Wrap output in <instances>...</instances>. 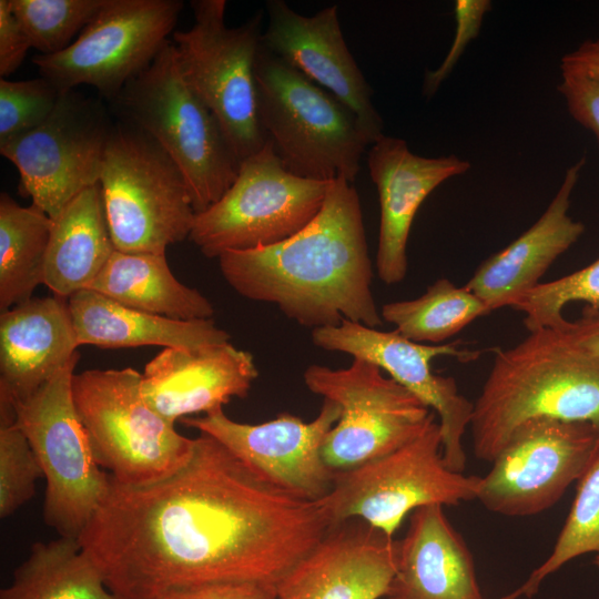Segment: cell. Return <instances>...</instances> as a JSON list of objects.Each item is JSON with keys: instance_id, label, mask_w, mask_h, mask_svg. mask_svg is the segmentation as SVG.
<instances>
[{"instance_id": "6da1fadb", "label": "cell", "mask_w": 599, "mask_h": 599, "mask_svg": "<svg viewBox=\"0 0 599 599\" xmlns=\"http://www.w3.org/2000/svg\"><path fill=\"white\" fill-rule=\"evenodd\" d=\"M316 501L260 478L200 433L186 463L158 481L110 488L79 542L120 599L187 586H276L325 536Z\"/></svg>"}, {"instance_id": "7a4b0ae2", "label": "cell", "mask_w": 599, "mask_h": 599, "mask_svg": "<svg viewBox=\"0 0 599 599\" xmlns=\"http://www.w3.org/2000/svg\"><path fill=\"white\" fill-rule=\"evenodd\" d=\"M219 266L240 295L274 304L312 331L343 319L383 324L359 196L344 179L331 183L319 213L302 231L273 246L224 253Z\"/></svg>"}, {"instance_id": "3957f363", "label": "cell", "mask_w": 599, "mask_h": 599, "mask_svg": "<svg viewBox=\"0 0 599 599\" xmlns=\"http://www.w3.org/2000/svg\"><path fill=\"white\" fill-rule=\"evenodd\" d=\"M539 418L599 426V356L561 328L529 332L496 351L469 424L475 456L491 463L519 426Z\"/></svg>"}, {"instance_id": "277c9868", "label": "cell", "mask_w": 599, "mask_h": 599, "mask_svg": "<svg viewBox=\"0 0 599 599\" xmlns=\"http://www.w3.org/2000/svg\"><path fill=\"white\" fill-rule=\"evenodd\" d=\"M254 73L260 123L283 165L301 177L353 183L373 144L357 116L263 43Z\"/></svg>"}, {"instance_id": "5b68a950", "label": "cell", "mask_w": 599, "mask_h": 599, "mask_svg": "<svg viewBox=\"0 0 599 599\" xmlns=\"http://www.w3.org/2000/svg\"><path fill=\"white\" fill-rule=\"evenodd\" d=\"M112 102L122 120L149 134L177 165L195 213L235 181L240 163L215 115L183 77L173 42Z\"/></svg>"}, {"instance_id": "8992f818", "label": "cell", "mask_w": 599, "mask_h": 599, "mask_svg": "<svg viewBox=\"0 0 599 599\" xmlns=\"http://www.w3.org/2000/svg\"><path fill=\"white\" fill-rule=\"evenodd\" d=\"M99 183L116 251L165 254L190 236L195 211L182 172L128 121L113 125Z\"/></svg>"}, {"instance_id": "52a82bcc", "label": "cell", "mask_w": 599, "mask_h": 599, "mask_svg": "<svg viewBox=\"0 0 599 599\" xmlns=\"http://www.w3.org/2000/svg\"><path fill=\"white\" fill-rule=\"evenodd\" d=\"M132 367L88 369L72 377V398L99 466L115 483L141 486L176 471L194 438L179 434L141 392Z\"/></svg>"}, {"instance_id": "ba28073f", "label": "cell", "mask_w": 599, "mask_h": 599, "mask_svg": "<svg viewBox=\"0 0 599 599\" xmlns=\"http://www.w3.org/2000/svg\"><path fill=\"white\" fill-rule=\"evenodd\" d=\"M480 477L447 467L437 416L413 440L354 468L335 471L332 490L316 502L331 526L361 519L389 537L407 515L428 506L476 499Z\"/></svg>"}, {"instance_id": "9c48e42d", "label": "cell", "mask_w": 599, "mask_h": 599, "mask_svg": "<svg viewBox=\"0 0 599 599\" xmlns=\"http://www.w3.org/2000/svg\"><path fill=\"white\" fill-rule=\"evenodd\" d=\"M191 7L194 24L173 33L179 67L215 115L241 165L267 141L260 123L254 73L263 34L261 14L230 28L226 1L194 0Z\"/></svg>"}, {"instance_id": "30bf717a", "label": "cell", "mask_w": 599, "mask_h": 599, "mask_svg": "<svg viewBox=\"0 0 599 599\" xmlns=\"http://www.w3.org/2000/svg\"><path fill=\"white\" fill-rule=\"evenodd\" d=\"M80 355L29 398L12 404L45 479L44 522L60 537L78 539L110 488V475L95 460L72 398Z\"/></svg>"}, {"instance_id": "8fae6325", "label": "cell", "mask_w": 599, "mask_h": 599, "mask_svg": "<svg viewBox=\"0 0 599 599\" xmlns=\"http://www.w3.org/2000/svg\"><path fill=\"white\" fill-rule=\"evenodd\" d=\"M332 182L291 173L267 140L241 163L221 199L195 213L189 238L206 257L217 258L276 245L314 220Z\"/></svg>"}, {"instance_id": "7c38bea8", "label": "cell", "mask_w": 599, "mask_h": 599, "mask_svg": "<svg viewBox=\"0 0 599 599\" xmlns=\"http://www.w3.org/2000/svg\"><path fill=\"white\" fill-rule=\"evenodd\" d=\"M303 379L312 393L341 408L322 451L334 471L354 468L402 447L436 416L379 367L361 358H353L346 368L311 365Z\"/></svg>"}, {"instance_id": "4fadbf2b", "label": "cell", "mask_w": 599, "mask_h": 599, "mask_svg": "<svg viewBox=\"0 0 599 599\" xmlns=\"http://www.w3.org/2000/svg\"><path fill=\"white\" fill-rule=\"evenodd\" d=\"M183 6L180 0H106L67 49L37 54L32 62L61 92L84 84L113 101L167 44Z\"/></svg>"}, {"instance_id": "5bb4252c", "label": "cell", "mask_w": 599, "mask_h": 599, "mask_svg": "<svg viewBox=\"0 0 599 599\" xmlns=\"http://www.w3.org/2000/svg\"><path fill=\"white\" fill-rule=\"evenodd\" d=\"M113 125L99 101L72 90L62 93L43 123L0 152L18 169L21 191L53 220L100 182Z\"/></svg>"}, {"instance_id": "9a60e30c", "label": "cell", "mask_w": 599, "mask_h": 599, "mask_svg": "<svg viewBox=\"0 0 599 599\" xmlns=\"http://www.w3.org/2000/svg\"><path fill=\"white\" fill-rule=\"evenodd\" d=\"M599 447V426L551 418L519 426L480 477L483 506L508 517H525L552 507L578 481Z\"/></svg>"}, {"instance_id": "2e32d148", "label": "cell", "mask_w": 599, "mask_h": 599, "mask_svg": "<svg viewBox=\"0 0 599 599\" xmlns=\"http://www.w3.org/2000/svg\"><path fill=\"white\" fill-rule=\"evenodd\" d=\"M312 342L324 351L345 353L376 365L414 394L438 417L445 464L451 470L464 471L463 439L470 424L474 403L459 393L453 377L435 374L432 362L441 356L471 362L479 356L477 351L461 347L460 341L420 344L395 329L383 332L347 319L336 326L313 329Z\"/></svg>"}, {"instance_id": "e0dca14e", "label": "cell", "mask_w": 599, "mask_h": 599, "mask_svg": "<svg viewBox=\"0 0 599 599\" xmlns=\"http://www.w3.org/2000/svg\"><path fill=\"white\" fill-rule=\"evenodd\" d=\"M339 416V406L323 399L317 417L311 422L283 413L268 422L245 424L227 417L223 408L181 422L215 438L268 484L317 501L334 485L335 471L327 466L322 451Z\"/></svg>"}, {"instance_id": "ac0fdd59", "label": "cell", "mask_w": 599, "mask_h": 599, "mask_svg": "<svg viewBox=\"0 0 599 599\" xmlns=\"http://www.w3.org/2000/svg\"><path fill=\"white\" fill-rule=\"evenodd\" d=\"M266 11L263 45L347 106L373 143L384 135L373 91L345 42L338 7L303 16L283 0H270Z\"/></svg>"}, {"instance_id": "d6986e66", "label": "cell", "mask_w": 599, "mask_h": 599, "mask_svg": "<svg viewBox=\"0 0 599 599\" xmlns=\"http://www.w3.org/2000/svg\"><path fill=\"white\" fill-rule=\"evenodd\" d=\"M397 541L361 519L332 525L275 586L276 599H380L396 572Z\"/></svg>"}, {"instance_id": "ffe728a7", "label": "cell", "mask_w": 599, "mask_h": 599, "mask_svg": "<svg viewBox=\"0 0 599 599\" xmlns=\"http://www.w3.org/2000/svg\"><path fill=\"white\" fill-rule=\"evenodd\" d=\"M367 166L380 207L377 274L385 284H397L407 274V243L420 205L445 181L465 174L470 163L455 154L420 156L405 140L382 135L369 148Z\"/></svg>"}, {"instance_id": "44dd1931", "label": "cell", "mask_w": 599, "mask_h": 599, "mask_svg": "<svg viewBox=\"0 0 599 599\" xmlns=\"http://www.w3.org/2000/svg\"><path fill=\"white\" fill-rule=\"evenodd\" d=\"M258 372L247 351L230 342L194 349L164 348L142 373L141 392L153 410L174 425L192 414L245 398Z\"/></svg>"}, {"instance_id": "7402d4cb", "label": "cell", "mask_w": 599, "mask_h": 599, "mask_svg": "<svg viewBox=\"0 0 599 599\" xmlns=\"http://www.w3.org/2000/svg\"><path fill=\"white\" fill-rule=\"evenodd\" d=\"M586 156L570 165L541 216L501 251L486 258L465 286L490 312L512 307L524 294L541 283L554 262L583 234L585 225L569 214L571 195Z\"/></svg>"}, {"instance_id": "603a6c76", "label": "cell", "mask_w": 599, "mask_h": 599, "mask_svg": "<svg viewBox=\"0 0 599 599\" xmlns=\"http://www.w3.org/2000/svg\"><path fill=\"white\" fill-rule=\"evenodd\" d=\"M78 339L68 298H30L0 315V399L32 396L75 356Z\"/></svg>"}, {"instance_id": "cb8c5ba5", "label": "cell", "mask_w": 599, "mask_h": 599, "mask_svg": "<svg viewBox=\"0 0 599 599\" xmlns=\"http://www.w3.org/2000/svg\"><path fill=\"white\" fill-rule=\"evenodd\" d=\"M387 598L484 599L471 552L444 506H423L410 514L407 532L397 541Z\"/></svg>"}, {"instance_id": "d4e9b609", "label": "cell", "mask_w": 599, "mask_h": 599, "mask_svg": "<svg viewBox=\"0 0 599 599\" xmlns=\"http://www.w3.org/2000/svg\"><path fill=\"white\" fill-rule=\"evenodd\" d=\"M68 303L79 345L194 349L231 338L212 318L174 319L125 306L92 290L73 294Z\"/></svg>"}, {"instance_id": "484cf974", "label": "cell", "mask_w": 599, "mask_h": 599, "mask_svg": "<svg viewBox=\"0 0 599 599\" xmlns=\"http://www.w3.org/2000/svg\"><path fill=\"white\" fill-rule=\"evenodd\" d=\"M114 251L98 183L78 194L53 219L43 284L55 296L69 298L89 288Z\"/></svg>"}, {"instance_id": "4316f807", "label": "cell", "mask_w": 599, "mask_h": 599, "mask_svg": "<svg viewBox=\"0 0 599 599\" xmlns=\"http://www.w3.org/2000/svg\"><path fill=\"white\" fill-rule=\"evenodd\" d=\"M88 290L125 306L174 319H210L214 315L207 297L173 275L165 254L115 250Z\"/></svg>"}, {"instance_id": "83f0119b", "label": "cell", "mask_w": 599, "mask_h": 599, "mask_svg": "<svg viewBox=\"0 0 599 599\" xmlns=\"http://www.w3.org/2000/svg\"><path fill=\"white\" fill-rule=\"evenodd\" d=\"M0 599H120L105 586L101 573L78 539L59 537L34 542L27 559L13 571L12 582Z\"/></svg>"}, {"instance_id": "f1b7e54d", "label": "cell", "mask_w": 599, "mask_h": 599, "mask_svg": "<svg viewBox=\"0 0 599 599\" xmlns=\"http://www.w3.org/2000/svg\"><path fill=\"white\" fill-rule=\"evenodd\" d=\"M53 220L35 205H19L0 195V309L28 300L43 284Z\"/></svg>"}, {"instance_id": "f546056e", "label": "cell", "mask_w": 599, "mask_h": 599, "mask_svg": "<svg viewBox=\"0 0 599 599\" xmlns=\"http://www.w3.org/2000/svg\"><path fill=\"white\" fill-rule=\"evenodd\" d=\"M489 313L476 294L447 278L437 280L416 298L390 302L380 308L383 321L393 324L400 335L430 345L444 344Z\"/></svg>"}, {"instance_id": "4dcf8cb0", "label": "cell", "mask_w": 599, "mask_h": 599, "mask_svg": "<svg viewBox=\"0 0 599 599\" xmlns=\"http://www.w3.org/2000/svg\"><path fill=\"white\" fill-rule=\"evenodd\" d=\"M590 552L599 554V447L578 480L570 511L551 554L521 586L501 599L534 597L549 575L573 558Z\"/></svg>"}, {"instance_id": "1f68e13d", "label": "cell", "mask_w": 599, "mask_h": 599, "mask_svg": "<svg viewBox=\"0 0 599 599\" xmlns=\"http://www.w3.org/2000/svg\"><path fill=\"white\" fill-rule=\"evenodd\" d=\"M31 48L51 55L67 49L106 0H9Z\"/></svg>"}, {"instance_id": "d6a6232c", "label": "cell", "mask_w": 599, "mask_h": 599, "mask_svg": "<svg viewBox=\"0 0 599 599\" xmlns=\"http://www.w3.org/2000/svg\"><path fill=\"white\" fill-rule=\"evenodd\" d=\"M571 302H583L599 307V257L587 266L549 282H541L524 294L511 308L521 312L529 332L540 328H561L568 319L564 307Z\"/></svg>"}, {"instance_id": "836d02e7", "label": "cell", "mask_w": 599, "mask_h": 599, "mask_svg": "<svg viewBox=\"0 0 599 599\" xmlns=\"http://www.w3.org/2000/svg\"><path fill=\"white\" fill-rule=\"evenodd\" d=\"M43 478L41 466L14 420L11 404L0 400V517L6 518L28 502L35 481Z\"/></svg>"}, {"instance_id": "e575fe53", "label": "cell", "mask_w": 599, "mask_h": 599, "mask_svg": "<svg viewBox=\"0 0 599 599\" xmlns=\"http://www.w3.org/2000/svg\"><path fill=\"white\" fill-rule=\"evenodd\" d=\"M62 93L43 77L24 81L0 79V146L43 123Z\"/></svg>"}, {"instance_id": "d590c367", "label": "cell", "mask_w": 599, "mask_h": 599, "mask_svg": "<svg viewBox=\"0 0 599 599\" xmlns=\"http://www.w3.org/2000/svg\"><path fill=\"white\" fill-rule=\"evenodd\" d=\"M491 9L489 0H457L454 6L456 30L454 41L441 64L425 73L423 94L432 97L449 77L466 47L478 34L485 14Z\"/></svg>"}, {"instance_id": "8d00e7d4", "label": "cell", "mask_w": 599, "mask_h": 599, "mask_svg": "<svg viewBox=\"0 0 599 599\" xmlns=\"http://www.w3.org/2000/svg\"><path fill=\"white\" fill-rule=\"evenodd\" d=\"M557 89L572 119L589 130L599 145V77L561 71Z\"/></svg>"}, {"instance_id": "74e56055", "label": "cell", "mask_w": 599, "mask_h": 599, "mask_svg": "<svg viewBox=\"0 0 599 599\" xmlns=\"http://www.w3.org/2000/svg\"><path fill=\"white\" fill-rule=\"evenodd\" d=\"M155 599H276V588L257 582H214L174 588Z\"/></svg>"}, {"instance_id": "f35d334b", "label": "cell", "mask_w": 599, "mask_h": 599, "mask_svg": "<svg viewBox=\"0 0 599 599\" xmlns=\"http://www.w3.org/2000/svg\"><path fill=\"white\" fill-rule=\"evenodd\" d=\"M30 41L11 10L9 0H0V75L6 78L22 63Z\"/></svg>"}, {"instance_id": "ab89813d", "label": "cell", "mask_w": 599, "mask_h": 599, "mask_svg": "<svg viewBox=\"0 0 599 599\" xmlns=\"http://www.w3.org/2000/svg\"><path fill=\"white\" fill-rule=\"evenodd\" d=\"M561 329L577 347L599 356V307L586 306L579 318L567 321Z\"/></svg>"}, {"instance_id": "60d3db41", "label": "cell", "mask_w": 599, "mask_h": 599, "mask_svg": "<svg viewBox=\"0 0 599 599\" xmlns=\"http://www.w3.org/2000/svg\"><path fill=\"white\" fill-rule=\"evenodd\" d=\"M560 70L599 77V39L586 40L561 58Z\"/></svg>"}, {"instance_id": "b9f144b4", "label": "cell", "mask_w": 599, "mask_h": 599, "mask_svg": "<svg viewBox=\"0 0 599 599\" xmlns=\"http://www.w3.org/2000/svg\"><path fill=\"white\" fill-rule=\"evenodd\" d=\"M595 564H596L597 568L599 569V554H597V556H596Z\"/></svg>"}, {"instance_id": "7bdbcfd3", "label": "cell", "mask_w": 599, "mask_h": 599, "mask_svg": "<svg viewBox=\"0 0 599 599\" xmlns=\"http://www.w3.org/2000/svg\"><path fill=\"white\" fill-rule=\"evenodd\" d=\"M388 599H390V598H388Z\"/></svg>"}]
</instances>
